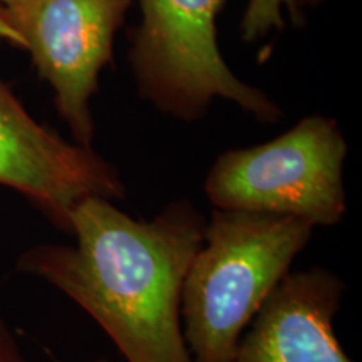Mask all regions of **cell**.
Masks as SVG:
<instances>
[{
	"label": "cell",
	"instance_id": "6da1fadb",
	"mask_svg": "<svg viewBox=\"0 0 362 362\" xmlns=\"http://www.w3.org/2000/svg\"><path fill=\"white\" fill-rule=\"evenodd\" d=\"M74 245L39 243L16 269L52 285L115 342L124 362H192L181 327V292L200 250L206 216L175 200L138 220L101 197L69 216Z\"/></svg>",
	"mask_w": 362,
	"mask_h": 362
},
{
	"label": "cell",
	"instance_id": "7a4b0ae2",
	"mask_svg": "<svg viewBox=\"0 0 362 362\" xmlns=\"http://www.w3.org/2000/svg\"><path fill=\"white\" fill-rule=\"evenodd\" d=\"M314 230L292 216L215 208L181 292V327L192 362H230Z\"/></svg>",
	"mask_w": 362,
	"mask_h": 362
},
{
	"label": "cell",
	"instance_id": "3957f363",
	"mask_svg": "<svg viewBox=\"0 0 362 362\" xmlns=\"http://www.w3.org/2000/svg\"><path fill=\"white\" fill-rule=\"evenodd\" d=\"M138 2L141 22L131 39L129 62L146 101L180 121H198L215 99H225L262 123H277V104L240 81L221 56L216 16L226 0Z\"/></svg>",
	"mask_w": 362,
	"mask_h": 362
},
{
	"label": "cell",
	"instance_id": "277c9868",
	"mask_svg": "<svg viewBox=\"0 0 362 362\" xmlns=\"http://www.w3.org/2000/svg\"><path fill=\"white\" fill-rule=\"evenodd\" d=\"M346 156L347 141L336 121L309 116L269 143L220 155L208 170L205 193L216 210L332 226L347 211Z\"/></svg>",
	"mask_w": 362,
	"mask_h": 362
},
{
	"label": "cell",
	"instance_id": "5b68a950",
	"mask_svg": "<svg viewBox=\"0 0 362 362\" xmlns=\"http://www.w3.org/2000/svg\"><path fill=\"white\" fill-rule=\"evenodd\" d=\"M133 0H19L0 7L2 40L30 54L74 143L93 146L90 99Z\"/></svg>",
	"mask_w": 362,
	"mask_h": 362
},
{
	"label": "cell",
	"instance_id": "8992f818",
	"mask_svg": "<svg viewBox=\"0 0 362 362\" xmlns=\"http://www.w3.org/2000/svg\"><path fill=\"white\" fill-rule=\"evenodd\" d=\"M0 187L16 189L71 233L69 216L89 197L123 200L126 187L106 158L37 123L0 79Z\"/></svg>",
	"mask_w": 362,
	"mask_h": 362
},
{
	"label": "cell",
	"instance_id": "52a82bcc",
	"mask_svg": "<svg viewBox=\"0 0 362 362\" xmlns=\"http://www.w3.org/2000/svg\"><path fill=\"white\" fill-rule=\"evenodd\" d=\"M346 284L324 267L288 272L240 337L230 362H354L334 330Z\"/></svg>",
	"mask_w": 362,
	"mask_h": 362
},
{
	"label": "cell",
	"instance_id": "ba28073f",
	"mask_svg": "<svg viewBox=\"0 0 362 362\" xmlns=\"http://www.w3.org/2000/svg\"><path fill=\"white\" fill-rule=\"evenodd\" d=\"M285 11H288L293 22L300 24L302 13L296 0H250L242 19V37L253 42L272 30H280L285 25Z\"/></svg>",
	"mask_w": 362,
	"mask_h": 362
},
{
	"label": "cell",
	"instance_id": "9c48e42d",
	"mask_svg": "<svg viewBox=\"0 0 362 362\" xmlns=\"http://www.w3.org/2000/svg\"><path fill=\"white\" fill-rule=\"evenodd\" d=\"M0 362H30L16 332L4 319H0Z\"/></svg>",
	"mask_w": 362,
	"mask_h": 362
},
{
	"label": "cell",
	"instance_id": "30bf717a",
	"mask_svg": "<svg viewBox=\"0 0 362 362\" xmlns=\"http://www.w3.org/2000/svg\"><path fill=\"white\" fill-rule=\"evenodd\" d=\"M297 2V8H298V12L302 13V11H304V8H312V7H319L320 4H324L325 0H296Z\"/></svg>",
	"mask_w": 362,
	"mask_h": 362
},
{
	"label": "cell",
	"instance_id": "8fae6325",
	"mask_svg": "<svg viewBox=\"0 0 362 362\" xmlns=\"http://www.w3.org/2000/svg\"><path fill=\"white\" fill-rule=\"evenodd\" d=\"M19 0H0V7H8L12 4H17ZM0 40H2V30H0Z\"/></svg>",
	"mask_w": 362,
	"mask_h": 362
},
{
	"label": "cell",
	"instance_id": "7c38bea8",
	"mask_svg": "<svg viewBox=\"0 0 362 362\" xmlns=\"http://www.w3.org/2000/svg\"><path fill=\"white\" fill-rule=\"evenodd\" d=\"M54 362H67V361H54ZM84 362H115L110 359H94V361H84Z\"/></svg>",
	"mask_w": 362,
	"mask_h": 362
}]
</instances>
